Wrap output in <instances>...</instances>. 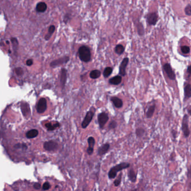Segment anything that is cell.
<instances>
[{"label": "cell", "mask_w": 191, "mask_h": 191, "mask_svg": "<svg viewBox=\"0 0 191 191\" xmlns=\"http://www.w3.org/2000/svg\"><path fill=\"white\" fill-rule=\"evenodd\" d=\"M129 166H130V164L129 163L123 162L111 168L108 172L109 178L110 179L115 178L117 177V173L118 171H121L123 169L128 168Z\"/></svg>", "instance_id": "cell-1"}, {"label": "cell", "mask_w": 191, "mask_h": 191, "mask_svg": "<svg viewBox=\"0 0 191 191\" xmlns=\"http://www.w3.org/2000/svg\"><path fill=\"white\" fill-rule=\"evenodd\" d=\"M79 56L81 61L84 62H89L91 60L90 49L86 46H81L79 49Z\"/></svg>", "instance_id": "cell-2"}, {"label": "cell", "mask_w": 191, "mask_h": 191, "mask_svg": "<svg viewBox=\"0 0 191 191\" xmlns=\"http://www.w3.org/2000/svg\"><path fill=\"white\" fill-rule=\"evenodd\" d=\"M95 112V109L94 107H92L90 110L88 111V112L86 113L85 118L81 123V126L82 128L84 129L86 128L88 126L90 125V123L92 121V118H93V117L94 116Z\"/></svg>", "instance_id": "cell-3"}, {"label": "cell", "mask_w": 191, "mask_h": 191, "mask_svg": "<svg viewBox=\"0 0 191 191\" xmlns=\"http://www.w3.org/2000/svg\"><path fill=\"white\" fill-rule=\"evenodd\" d=\"M188 119L189 117L188 114H185L182 119V130L185 137H188L190 135V130L188 126Z\"/></svg>", "instance_id": "cell-4"}, {"label": "cell", "mask_w": 191, "mask_h": 191, "mask_svg": "<svg viewBox=\"0 0 191 191\" xmlns=\"http://www.w3.org/2000/svg\"><path fill=\"white\" fill-rule=\"evenodd\" d=\"M109 120V117L108 114L105 112H101L98 116V122L100 128H103Z\"/></svg>", "instance_id": "cell-5"}, {"label": "cell", "mask_w": 191, "mask_h": 191, "mask_svg": "<svg viewBox=\"0 0 191 191\" xmlns=\"http://www.w3.org/2000/svg\"><path fill=\"white\" fill-rule=\"evenodd\" d=\"M163 69L165 71V73L167 75L169 79L171 80H175V73L173 70L172 68L169 63H165L163 66Z\"/></svg>", "instance_id": "cell-6"}, {"label": "cell", "mask_w": 191, "mask_h": 191, "mask_svg": "<svg viewBox=\"0 0 191 191\" xmlns=\"http://www.w3.org/2000/svg\"><path fill=\"white\" fill-rule=\"evenodd\" d=\"M47 109V101L45 98H41L38 101L36 107L37 112L39 113H44Z\"/></svg>", "instance_id": "cell-7"}, {"label": "cell", "mask_w": 191, "mask_h": 191, "mask_svg": "<svg viewBox=\"0 0 191 191\" xmlns=\"http://www.w3.org/2000/svg\"><path fill=\"white\" fill-rule=\"evenodd\" d=\"M129 62V58H125L123 60L122 62L119 66V74L120 76H125L126 75V67H127L128 64Z\"/></svg>", "instance_id": "cell-8"}, {"label": "cell", "mask_w": 191, "mask_h": 191, "mask_svg": "<svg viewBox=\"0 0 191 191\" xmlns=\"http://www.w3.org/2000/svg\"><path fill=\"white\" fill-rule=\"evenodd\" d=\"M58 147V144L53 141L45 142L44 144V149L47 151H54L57 149Z\"/></svg>", "instance_id": "cell-9"}, {"label": "cell", "mask_w": 191, "mask_h": 191, "mask_svg": "<svg viewBox=\"0 0 191 191\" xmlns=\"http://www.w3.org/2000/svg\"><path fill=\"white\" fill-rule=\"evenodd\" d=\"M70 58L67 56H64L63 57H62L57 59L56 60H54L53 62H52L51 63V67H56L60 66L61 64H63L64 63H67L68 61H69Z\"/></svg>", "instance_id": "cell-10"}, {"label": "cell", "mask_w": 191, "mask_h": 191, "mask_svg": "<svg viewBox=\"0 0 191 191\" xmlns=\"http://www.w3.org/2000/svg\"><path fill=\"white\" fill-rule=\"evenodd\" d=\"M88 142L89 144V147L86 150V151H87L89 155H91L94 152V148L95 143L94 138L92 136L89 137L88 139Z\"/></svg>", "instance_id": "cell-11"}, {"label": "cell", "mask_w": 191, "mask_h": 191, "mask_svg": "<svg viewBox=\"0 0 191 191\" xmlns=\"http://www.w3.org/2000/svg\"><path fill=\"white\" fill-rule=\"evenodd\" d=\"M158 15H157L155 12H152V13L148 15L147 18V23H149L150 25H155L156 24L157 21H158Z\"/></svg>", "instance_id": "cell-12"}, {"label": "cell", "mask_w": 191, "mask_h": 191, "mask_svg": "<svg viewBox=\"0 0 191 191\" xmlns=\"http://www.w3.org/2000/svg\"><path fill=\"white\" fill-rule=\"evenodd\" d=\"M110 149V145L109 144H104L99 147L98 150V154L99 156H103L108 152Z\"/></svg>", "instance_id": "cell-13"}, {"label": "cell", "mask_w": 191, "mask_h": 191, "mask_svg": "<svg viewBox=\"0 0 191 191\" xmlns=\"http://www.w3.org/2000/svg\"><path fill=\"white\" fill-rule=\"evenodd\" d=\"M113 105L117 108H121L123 107V103L121 99L117 97H112L110 98Z\"/></svg>", "instance_id": "cell-14"}, {"label": "cell", "mask_w": 191, "mask_h": 191, "mask_svg": "<svg viewBox=\"0 0 191 191\" xmlns=\"http://www.w3.org/2000/svg\"><path fill=\"white\" fill-rule=\"evenodd\" d=\"M122 77L120 75H117L113 78H110L109 80V84L113 85H118L121 84L122 82Z\"/></svg>", "instance_id": "cell-15"}, {"label": "cell", "mask_w": 191, "mask_h": 191, "mask_svg": "<svg viewBox=\"0 0 191 191\" xmlns=\"http://www.w3.org/2000/svg\"><path fill=\"white\" fill-rule=\"evenodd\" d=\"M128 177L129 180L132 183H135L137 180V174L136 173L134 169L131 168L129 169L128 173Z\"/></svg>", "instance_id": "cell-16"}, {"label": "cell", "mask_w": 191, "mask_h": 191, "mask_svg": "<svg viewBox=\"0 0 191 191\" xmlns=\"http://www.w3.org/2000/svg\"><path fill=\"white\" fill-rule=\"evenodd\" d=\"M67 80V70L65 69H62L61 73V84L62 88L65 86Z\"/></svg>", "instance_id": "cell-17"}, {"label": "cell", "mask_w": 191, "mask_h": 191, "mask_svg": "<svg viewBox=\"0 0 191 191\" xmlns=\"http://www.w3.org/2000/svg\"><path fill=\"white\" fill-rule=\"evenodd\" d=\"M47 8V5L44 2H41L38 3L36 6V10L39 12H44Z\"/></svg>", "instance_id": "cell-18"}, {"label": "cell", "mask_w": 191, "mask_h": 191, "mask_svg": "<svg viewBox=\"0 0 191 191\" xmlns=\"http://www.w3.org/2000/svg\"><path fill=\"white\" fill-rule=\"evenodd\" d=\"M155 108H156L155 104L151 105V106H150L149 107V108H148V109L147 110L146 114V116L147 118H148V119L151 118L153 116L154 113V112H155Z\"/></svg>", "instance_id": "cell-19"}, {"label": "cell", "mask_w": 191, "mask_h": 191, "mask_svg": "<svg viewBox=\"0 0 191 191\" xmlns=\"http://www.w3.org/2000/svg\"><path fill=\"white\" fill-rule=\"evenodd\" d=\"M184 98L186 99H189L191 97V87L190 84H187L185 86L184 89Z\"/></svg>", "instance_id": "cell-20"}, {"label": "cell", "mask_w": 191, "mask_h": 191, "mask_svg": "<svg viewBox=\"0 0 191 191\" xmlns=\"http://www.w3.org/2000/svg\"><path fill=\"white\" fill-rule=\"evenodd\" d=\"M101 76V72L98 70H92L90 73V78L92 79H97Z\"/></svg>", "instance_id": "cell-21"}, {"label": "cell", "mask_w": 191, "mask_h": 191, "mask_svg": "<svg viewBox=\"0 0 191 191\" xmlns=\"http://www.w3.org/2000/svg\"><path fill=\"white\" fill-rule=\"evenodd\" d=\"M38 135V131L36 129H32L26 133V137L28 138L36 137Z\"/></svg>", "instance_id": "cell-22"}, {"label": "cell", "mask_w": 191, "mask_h": 191, "mask_svg": "<svg viewBox=\"0 0 191 191\" xmlns=\"http://www.w3.org/2000/svg\"><path fill=\"white\" fill-rule=\"evenodd\" d=\"M54 30H55V26L54 25H51L49 27L47 34H46L45 36V39L46 40V41H48V40L51 38V37L52 35L53 34Z\"/></svg>", "instance_id": "cell-23"}, {"label": "cell", "mask_w": 191, "mask_h": 191, "mask_svg": "<svg viewBox=\"0 0 191 191\" xmlns=\"http://www.w3.org/2000/svg\"><path fill=\"white\" fill-rule=\"evenodd\" d=\"M21 110L24 116L25 117L26 115L28 114V112H30L29 105L27 103H23L21 105Z\"/></svg>", "instance_id": "cell-24"}, {"label": "cell", "mask_w": 191, "mask_h": 191, "mask_svg": "<svg viewBox=\"0 0 191 191\" xmlns=\"http://www.w3.org/2000/svg\"><path fill=\"white\" fill-rule=\"evenodd\" d=\"M113 72V69L110 67H107L104 69L103 75L105 78H107L112 74Z\"/></svg>", "instance_id": "cell-25"}, {"label": "cell", "mask_w": 191, "mask_h": 191, "mask_svg": "<svg viewBox=\"0 0 191 191\" xmlns=\"http://www.w3.org/2000/svg\"><path fill=\"white\" fill-rule=\"evenodd\" d=\"M60 123L58 122L54 123V125H52V123H47V124H45V127L48 128V130H50V131L54 130V129H55L58 127H60Z\"/></svg>", "instance_id": "cell-26"}, {"label": "cell", "mask_w": 191, "mask_h": 191, "mask_svg": "<svg viewBox=\"0 0 191 191\" xmlns=\"http://www.w3.org/2000/svg\"><path fill=\"white\" fill-rule=\"evenodd\" d=\"M115 52L118 55H121L125 51V48L121 44H118L116 45L114 49Z\"/></svg>", "instance_id": "cell-27"}, {"label": "cell", "mask_w": 191, "mask_h": 191, "mask_svg": "<svg viewBox=\"0 0 191 191\" xmlns=\"http://www.w3.org/2000/svg\"><path fill=\"white\" fill-rule=\"evenodd\" d=\"M145 129L143 128L138 127L136 129V136L138 137H142L145 134Z\"/></svg>", "instance_id": "cell-28"}, {"label": "cell", "mask_w": 191, "mask_h": 191, "mask_svg": "<svg viewBox=\"0 0 191 191\" xmlns=\"http://www.w3.org/2000/svg\"><path fill=\"white\" fill-rule=\"evenodd\" d=\"M122 173L120 174V175L118 177V178H117L116 179H115V180L114 181V185L116 187L119 186V184H121V180H122Z\"/></svg>", "instance_id": "cell-29"}, {"label": "cell", "mask_w": 191, "mask_h": 191, "mask_svg": "<svg viewBox=\"0 0 191 191\" xmlns=\"http://www.w3.org/2000/svg\"><path fill=\"white\" fill-rule=\"evenodd\" d=\"M181 51L184 54H188L190 52V48L188 46H182L181 47Z\"/></svg>", "instance_id": "cell-30"}, {"label": "cell", "mask_w": 191, "mask_h": 191, "mask_svg": "<svg viewBox=\"0 0 191 191\" xmlns=\"http://www.w3.org/2000/svg\"><path fill=\"white\" fill-rule=\"evenodd\" d=\"M117 123L115 121H112L110 122V123L108 125V128L109 129H114L117 127Z\"/></svg>", "instance_id": "cell-31"}, {"label": "cell", "mask_w": 191, "mask_h": 191, "mask_svg": "<svg viewBox=\"0 0 191 191\" xmlns=\"http://www.w3.org/2000/svg\"><path fill=\"white\" fill-rule=\"evenodd\" d=\"M185 14L186 15H188V16H190L191 14V6L190 4H189L187 6H186V8H185L184 10Z\"/></svg>", "instance_id": "cell-32"}, {"label": "cell", "mask_w": 191, "mask_h": 191, "mask_svg": "<svg viewBox=\"0 0 191 191\" xmlns=\"http://www.w3.org/2000/svg\"><path fill=\"white\" fill-rule=\"evenodd\" d=\"M50 188V184L48 182H45L43 185V190H48Z\"/></svg>", "instance_id": "cell-33"}, {"label": "cell", "mask_w": 191, "mask_h": 191, "mask_svg": "<svg viewBox=\"0 0 191 191\" xmlns=\"http://www.w3.org/2000/svg\"><path fill=\"white\" fill-rule=\"evenodd\" d=\"M15 72H16V74H17V75H22L23 72L22 69H21V68H20V67L16 68V69H15Z\"/></svg>", "instance_id": "cell-34"}, {"label": "cell", "mask_w": 191, "mask_h": 191, "mask_svg": "<svg viewBox=\"0 0 191 191\" xmlns=\"http://www.w3.org/2000/svg\"><path fill=\"white\" fill-rule=\"evenodd\" d=\"M11 42H12V44H13V45L14 46H16V47H17V45H18V42H17V40L16 38H11Z\"/></svg>", "instance_id": "cell-35"}, {"label": "cell", "mask_w": 191, "mask_h": 191, "mask_svg": "<svg viewBox=\"0 0 191 191\" xmlns=\"http://www.w3.org/2000/svg\"><path fill=\"white\" fill-rule=\"evenodd\" d=\"M41 184H40L39 183H36L34 184V188L36 189H39L40 188H41Z\"/></svg>", "instance_id": "cell-36"}, {"label": "cell", "mask_w": 191, "mask_h": 191, "mask_svg": "<svg viewBox=\"0 0 191 191\" xmlns=\"http://www.w3.org/2000/svg\"><path fill=\"white\" fill-rule=\"evenodd\" d=\"M33 60H30H30H27L26 62V65L29 66H32V64H33Z\"/></svg>", "instance_id": "cell-37"}, {"label": "cell", "mask_w": 191, "mask_h": 191, "mask_svg": "<svg viewBox=\"0 0 191 191\" xmlns=\"http://www.w3.org/2000/svg\"><path fill=\"white\" fill-rule=\"evenodd\" d=\"M171 134L173 135V137H174V138H175L177 137V132L174 130V129H173V130L171 131Z\"/></svg>", "instance_id": "cell-38"}, {"label": "cell", "mask_w": 191, "mask_h": 191, "mask_svg": "<svg viewBox=\"0 0 191 191\" xmlns=\"http://www.w3.org/2000/svg\"><path fill=\"white\" fill-rule=\"evenodd\" d=\"M190 66H189L188 67V68H187V72L188 73L189 75H190Z\"/></svg>", "instance_id": "cell-39"}]
</instances>
